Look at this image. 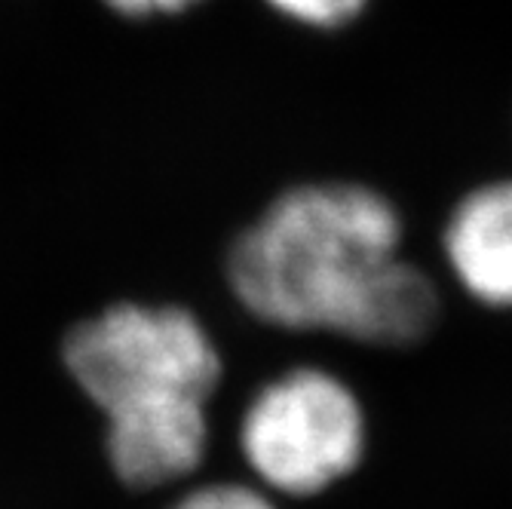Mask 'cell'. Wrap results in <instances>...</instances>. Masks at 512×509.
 I'll return each instance as SVG.
<instances>
[{
    "mask_svg": "<svg viewBox=\"0 0 512 509\" xmlns=\"http://www.w3.org/2000/svg\"><path fill=\"white\" fill-rule=\"evenodd\" d=\"M169 509H279V503L252 482H206L184 491Z\"/></svg>",
    "mask_w": 512,
    "mask_h": 509,
    "instance_id": "cell-6",
    "label": "cell"
},
{
    "mask_svg": "<svg viewBox=\"0 0 512 509\" xmlns=\"http://www.w3.org/2000/svg\"><path fill=\"white\" fill-rule=\"evenodd\" d=\"M105 4L129 19H151V16H175L197 7L200 0H105Z\"/></svg>",
    "mask_w": 512,
    "mask_h": 509,
    "instance_id": "cell-8",
    "label": "cell"
},
{
    "mask_svg": "<svg viewBox=\"0 0 512 509\" xmlns=\"http://www.w3.org/2000/svg\"><path fill=\"white\" fill-rule=\"evenodd\" d=\"M209 442L206 402L111 414L102 430L105 464L132 491H157L191 479L206 464Z\"/></svg>",
    "mask_w": 512,
    "mask_h": 509,
    "instance_id": "cell-4",
    "label": "cell"
},
{
    "mask_svg": "<svg viewBox=\"0 0 512 509\" xmlns=\"http://www.w3.org/2000/svg\"><path fill=\"white\" fill-rule=\"evenodd\" d=\"M237 445L264 491L316 497L362 467L368 414L341 375L301 365L255 390L243 408Z\"/></svg>",
    "mask_w": 512,
    "mask_h": 509,
    "instance_id": "cell-3",
    "label": "cell"
},
{
    "mask_svg": "<svg viewBox=\"0 0 512 509\" xmlns=\"http://www.w3.org/2000/svg\"><path fill=\"white\" fill-rule=\"evenodd\" d=\"M59 359L68 381L102 418L206 402L224 356L206 322L181 304L114 301L65 332Z\"/></svg>",
    "mask_w": 512,
    "mask_h": 509,
    "instance_id": "cell-2",
    "label": "cell"
},
{
    "mask_svg": "<svg viewBox=\"0 0 512 509\" xmlns=\"http://www.w3.org/2000/svg\"><path fill=\"white\" fill-rule=\"evenodd\" d=\"M402 237L396 203L371 184H295L227 246V289L273 329L414 347L436 332L442 295L424 267L402 258Z\"/></svg>",
    "mask_w": 512,
    "mask_h": 509,
    "instance_id": "cell-1",
    "label": "cell"
},
{
    "mask_svg": "<svg viewBox=\"0 0 512 509\" xmlns=\"http://www.w3.org/2000/svg\"><path fill=\"white\" fill-rule=\"evenodd\" d=\"M442 252L454 283L476 304L512 313V178L485 181L454 203Z\"/></svg>",
    "mask_w": 512,
    "mask_h": 509,
    "instance_id": "cell-5",
    "label": "cell"
},
{
    "mask_svg": "<svg viewBox=\"0 0 512 509\" xmlns=\"http://www.w3.org/2000/svg\"><path fill=\"white\" fill-rule=\"evenodd\" d=\"M264 4L295 25L313 31H335L362 16L368 0H264Z\"/></svg>",
    "mask_w": 512,
    "mask_h": 509,
    "instance_id": "cell-7",
    "label": "cell"
}]
</instances>
